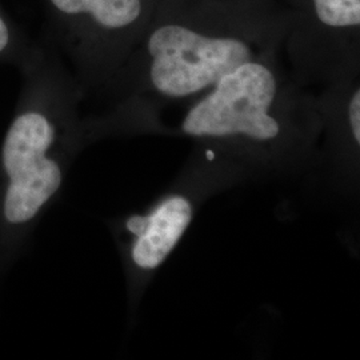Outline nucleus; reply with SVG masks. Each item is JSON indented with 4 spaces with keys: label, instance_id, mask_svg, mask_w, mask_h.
<instances>
[{
    "label": "nucleus",
    "instance_id": "f257e3e1",
    "mask_svg": "<svg viewBox=\"0 0 360 360\" xmlns=\"http://www.w3.org/2000/svg\"><path fill=\"white\" fill-rule=\"evenodd\" d=\"M290 19L285 0H159L127 65L155 96L196 99L238 65L281 53Z\"/></svg>",
    "mask_w": 360,
    "mask_h": 360
},
{
    "label": "nucleus",
    "instance_id": "f03ea898",
    "mask_svg": "<svg viewBox=\"0 0 360 360\" xmlns=\"http://www.w3.org/2000/svg\"><path fill=\"white\" fill-rule=\"evenodd\" d=\"M0 146V279L60 193L75 134L53 84L38 82Z\"/></svg>",
    "mask_w": 360,
    "mask_h": 360
},
{
    "label": "nucleus",
    "instance_id": "7ed1b4c3",
    "mask_svg": "<svg viewBox=\"0 0 360 360\" xmlns=\"http://www.w3.org/2000/svg\"><path fill=\"white\" fill-rule=\"evenodd\" d=\"M269 55L238 65L195 99L180 123V131L198 139L269 143L283 135L290 111L307 104L284 83Z\"/></svg>",
    "mask_w": 360,
    "mask_h": 360
},
{
    "label": "nucleus",
    "instance_id": "20e7f679",
    "mask_svg": "<svg viewBox=\"0 0 360 360\" xmlns=\"http://www.w3.org/2000/svg\"><path fill=\"white\" fill-rule=\"evenodd\" d=\"M282 51L299 71L346 82L359 62L360 0H288Z\"/></svg>",
    "mask_w": 360,
    "mask_h": 360
},
{
    "label": "nucleus",
    "instance_id": "39448f33",
    "mask_svg": "<svg viewBox=\"0 0 360 360\" xmlns=\"http://www.w3.org/2000/svg\"><path fill=\"white\" fill-rule=\"evenodd\" d=\"M159 0H50L74 28H80L84 58L94 65L127 63Z\"/></svg>",
    "mask_w": 360,
    "mask_h": 360
},
{
    "label": "nucleus",
    "instance_id": "423d86ee",
    "mask_svg": "<svg viewBox=\"0 0 360 360\" xmlns=\"http://www.w3.org/2000/svg\"><path fill=\"white\" fill-rule=\"evenodd\" d=\"M193 219L188 198L172 195L144 215H132L124 229L134 238L129 245L131 263L142 271L159 269L175 250Z\"/></svg>",
    "mask_w": 360,
    "mask_h": 360
},
{
    "label": "nucleus",
    "instance_id": "0eeeda50",
    "mask_svg": "<svg viewBox=\"0 0 360 360\" xmlns=\"http://www.w3.org/2000/svg\"><path fill=\"white\" fill-rule=\"evenodd\" d=\"M348 126L352 141L360 144V89L356 84L348 98L347 103Z\"/></svg>",
    "mask_w": 360,
    "mask_h": 360
},
{
    "label": "nucleus",
    "instance_id": "6e6552de",
    "mask_svg": "<svg viewBox=\"0 0 360 360\" xmlns=\"http://www.w3.org/2000/svg\"><path fill=\"white\" fill-rule=\"evenodd\" d=\"M10 46V30L6 22L0 18V55Z\"/></svg>",
    "mask_w": 360,
    "mask_h": 360
}]
</instances>
